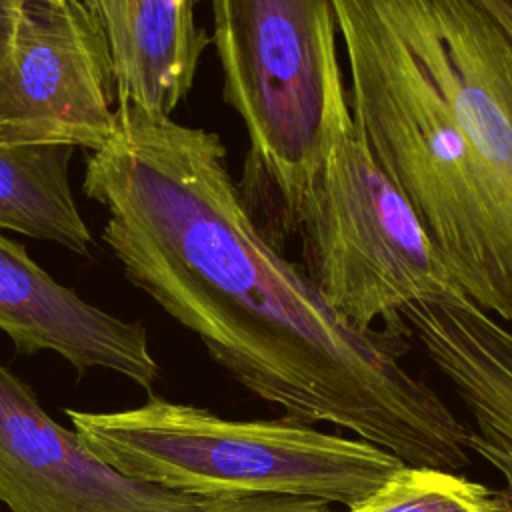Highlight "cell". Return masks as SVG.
<instances>
[{
  "label": "cell",
  "instance_id": "2e32d148",
  "mask_svg": "<svg viewBox=\"0 0 512 512\" xmlns=\"http://www.w3.org/2000/svg\"><path fill=\"white\" fill-rule=\"evenodd\" d=\"M494 512H512V500L504 490H498V504Z\"/></svg>",
  "mask_w": 512,
  "mask_h": 512
},
{
  "label": "cell",
  "instance_id": "6da1fadb",
  "mask_svg": "<svg viewBox=\"0 0 512 512\" xmlns=\"http://www.w3.org/2000/svg\"><path fill=\"white\" fill-rule=\"evenodd\" d=\"M82 192L126 278L212 360L284 414L356 434L404 464L460 472L468 422L406 368L410 332L338 314L260 232L220 136L118 104Z\"/></svg>",
  "mask_w": 512,
  "mask_h": 512
},
{
  "label": "cell",
  "instance_id": "9a60e30c",
  "mask_svg": "<svg viewBox=\"0 0 512 512\" xmlns=\"http://www.w3.org/2000/svg\"><path fill=\"white\" fill-rule=\"evenodd\" d=\"M512 40V0H478Z\"/></svg>",
  "mask_w": 512,
  "mask_h": 512
},
{
  "label": "cell",
  "instance_id": "8992f818",
  "mask_svg": "<svg viewBox=\"0 0 512 512\" xmlns=\"http://www.w3.org/2000/svg\"><path fill=\"white\" fill-rule=\"evenodd\" d=\"M114 102L108 42L84 0H24L0 58V142L96 152L118 132Z\"/></svg>",
  "mask_w": 512,
  "mask_h": 512
},
{
  "label": "cell",
  "instance_id": "3957f363",
  "mask_svg": "<svg viewBox=\"0 0 512 512\" xmlns=\"http://www.w3.org/2000/svg\"><path fill=\"white\" fill-rule=\"evenodd\" d=\"M74 432L126 478L202 498L294 496L346 510L404 462L294 416L228 418L150 394L128 410H64Z\"/></svg>",
  "mask_w": 512,
  "mask_h": 512
},
{
  "label": "cell",
  "instance_id": "30bf717a",
  "mask_svg": "<svg viewBox=\"0 0 512 512\" xmlns=\"http://www.w3.org/2000/svg\"><path fill=\"white\" fill-rule=\"evenodd\" d=\"M198 0H84L106 36L118 104L170 118L212 42L194 20Z\"/></svg>",
  "mask_w": 512,
  "mask_h": 512
},
{
  "label": "cell",
  "instance_id": "4fadbf2b",
  "mask_svg": "<svg viewBox=\"0 0 512 512\" xmlns=\"http://www.w3.org/2000/svg\"><path fill=\"white\" fill-rule=\"evenodd\" d=\"M194 512H336L332 504L314 498L294 496H250V498H208Z\"/></svg>",
  "mask_w": 512,
  "mask_h": 512
},
{
  "label": "cell",
  "instance_id": "7a4b0ae2",
  "mask_svg": "<svg viewBox=\"0 0 512 512\" xmlns=\"http://www.w3.org/2000/svg\"><path fill=\"white\" fill-rule=\"evenodd\" d=\"M350 108L458 288L512 324V40L478 0H332Z\"/></svg>",
  "mask_w": 512,
  "mask_h": 512
},
{
  "label": "cell",
  "instance_id": "9c48e42d",
  "mask_svg": "<svg viewBox=\"0 0 512 512\" xmlns=\"http://www.w3.org/2000/svg\"><path fill=\"white\" fill-rule=\"evenodd\" d=\"M410 340L468 412V446L512 500V328L460 292L402 310Z\"/></svg>",
  "mask_w": 512,
  "mask_h": 512
},
{
  "label": "cell",
  "instance_id": "52a82bcc",
  "mask_svg": "<svg viewBox=\"0 0 512 512\" xmlns=\"http://www.w3.org/2000/svg\"><path fill=\"white\" fill-rule=\"evenodd\" d=\"M206 500L116 472L0 364V502L10 512H194Z\"/></svg>",
  "mask_w": 512,
  "mask_h": 512
},
{
  "label": "cell",
  "instance_id": "5b68a950",
  "mask_svg": "<svg viewBox=\"0 0 512 512\" xmlns=\"http://www.w3.org/2000/svg\"><path fill=\"white\" fill-rule=\"evenodd\" d=\"M294 230L302 238L304 272L356 326L384 322L408 332L406 306L464 294L354 118L334 138Z\"/></svg>",
  "mask_w": 512,
  "mask_h": 512
},
{
  "label": "cell",
  "instance_id": "ba28073f",
  "mask_svg": "<svg viewBox=\"0 0 512 512\" xmlns=\"http://www.w3.org/2000/svg\"><path fill=\"white\" fill-rule=\"evenodd\" d=\"M0 330L16 352H56L80 374L102 368L150 390L160 366L146 326L118 318L56 282L0 232Z\"/></svg>",
  "mask_w": 512,
  "mask_h": 512
},
{
  "label": "cell",
  "instance_id": "7c38bea8",
  "mask_svg": "<svg viewBox=\"0 0 512 512\" xmlns=\"http://www.w3.org/2000/svg\"><path fill=\"white\" fill-rule=\"evenodd\" d=\"M498 490L458 472L404 464L346 512H494Z\"/></svg>",
  "mask_w": 512,
  "mask_h": 512
},
{
  "label": "cell",
  "instance_id": "8fae6325",
  "mask_svg": "<svg viewBox=\"0 0 512 512\" xmlns=\"http://www.w3.org/2000/svg\"><path fill=\"white\" fill-rule=\"evenodd\" d=\"M70 144L0 142V230L56 242L88 256L94 238L70 186Z\"/></svg>",
  "mask_w": 512,
  "mask_h": 512
},
{
  "label": "cell",
  "instance_id": "5bb4252c",
  "mask_svg": "<svg viewBox=\"0 0 512 512\" xmlns=\"http://www.w3.org/2000/svg\"><path fill=\"white\" fill-rule=\"evenodd\" d=\"M24 0H0V58L12 48L20 18H22Z\"/></svg>",
  "mask_w": 512,
  "mask_h": 512
},
{
  "label": "cell",
  "instance_id": "277c9868",
  "mask_svg": "<svg viewBox=\"0 0 512 512\" xmlns=\"http://www.w3.org/2000/svg\"><path fill=\"white\" fill-rule=\"evenodd\" d=\"M224 100L250 138V176L294 230L338 132L354 118L332 0H210Z\"/></svg>",
  "mask_w": 512,
  "mask_h": 512
}]
</instances>
